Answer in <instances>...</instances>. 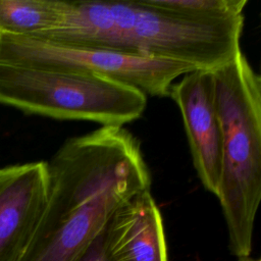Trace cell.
I'll use <instances>...</instances> for the list:
<instances>
[{
	"mask_svg": "<svg viewBox=\"0 0 261 261\" xmlns=\"http://www.w3.org/2000/svg\"><path fill=\"white\" fill-rule=\"evenodd\" d=\"M245 16L194 18L150 0L65 1L62 21L36 35L51 42L149 56L214 69L240 50Z\"/></svg>",
	"mask_w": 261,
	"mask_h": 261,
	"instance_id": "1",
	"label": "cell"
},
{
	"mask_svg": "<svg viewBox=\"0 0 261 261\" xmlns=\"http://www.w3.org/2000/svg\"><path fill=\"white\" fill-rule=\"evenodd\" d=\"M222 129V162L217 198L229 249L250 256L261 199V77L240 50L212 69Z\"/></svg>",
	"mask_w": 261,
	"mask_h": 261,
	"instance_id": "2",
	"label": "cell"
},
{
	"mask_svg": "<svg viewBox=\"0 0 261 261\" xmlns=\"http://www.w3.org/2000/svg\"><path fill=\"white\" fill-rule=\"evenodd\" d=\"M0 104L55 119L123 126L142 116L147 96L93 73L0 62Z\"/></svg>",
	"mask_w": 261,
	"mask_h": 261,
	"instance_id": "3",
	"label": "cell"
},
{
	"mask_svg": "<svg viewBox=\"0 0 261 261\" xmlns=\"http://www.w3.org/2000/svg\"><path fill=\"white\" fill-rule=\"evenodd\" d=\"M0 62L82 71L136 88L146 96L168 97L170 87L197 68L173 60L63 45L35 36L0 34Z\"/></svg>",
	"mask_w": 261,
	"mask_h": 261,
	"instance_id": "4",
	"label": "cell"
},
{
	"mask_svg": "<svg viewBox=\"0 0 261 261\" xmlns=\"http://www.w3.org/2000/svg\"><path fill=\"white\" fill-rule=\"evenodd\" d=\"M190 146L193 164L206 191L217 196L222 162V129L212 70L195 69L170 87Z\"/></svg>",
	"mask_w": 261,
	"mask_h": 261,
	"instance_id": "5",
	"label": "cell"
},
{
	"mask_svg": "<svg viewBox=\"0 0 261 261\" xmlns=\"http://www.w3.org/2000/svg\"><path fill=\"white\" fill-rule=\"evenodd\" d=\"M46 161L0 167V261H17L44 212Z\"/></svg>",
	"mask_w": 261,
	"mask_h": 261,
	"instance_id": "6",
	"label": "cell"
},
{
	"mask_svg": "<svg viewBox=\"0 0 261 261\" xmlns=\"http://www.w3.org/2000/svg\"><path fill=\"white\" fill-rule=\"evenodd\" d=\"M101 234L109 261H167L163 220L151 191L118 207Z\"/></svg>",
	"mask_w": 261,
	"mask_h": 261,
	"instance_id": "7",
	"label": "cell"
},
{
	"mask_svg": "<svg viewBox=\"0 0 261 261\" xmlns=\"http://www.w3.org/2000/svg\"><path fill=\"white\" fill-rule=\"evenodd\" d=\"M65 1L0 0V34L36 36L60 24Z\"/></svg>",
	"mask_w": 261,
	"mask_h": 261,
	"instance_id": "8",
	"label": "cell"
},
{
	"mask_svg": "<svg viewBox=\"0 0 261 261\" xmlns=\"http://www.w3.org/2000/svg\"><path fill=\"white\" fill-rule=\"evenodd\" d=\"M154 5L177 14L201 18L222 19L243 15L247 0H150Z\"/></svg>",
	"mask_w": 261,
	"mask_h": 261,
	"instance_id": "9",
	"label": "cell"
},
{
	"mask_svg": "<svg viewBox=\"0 0 261 261\" xmlns=\"http://www.w3.org/2000/svg\"><path fill=\"white\" fill-rule=\"evenodd\" d=\"M74 261H109L103 250L101 231Z\"/></svg>",
	"mask_w": 261,
	"mask_h": 261,
	"instance_id": "10",
	"label": "cell"
},
{
	"mask_svg": "<svg viewBox=\"0 0 261 261\" xmlns=\"http://www.w3.org/2000/svg\"><path fill=\"white\" fill-rule=\"evenodd\" d=\"M238 261H260V260H255V259L251 258L250 256H246V257H240L238 259Z\"/></svg>",
	"mask_w": 261,
	"mask_h": 261,
	"instance_id": "11",
	"label": "cell"
}]
</instances>
